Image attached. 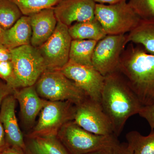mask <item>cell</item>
Returning <instances> with one entry per match:
<instances>
[{
    "label": "cell",
    "mask_w": 154,
    "mask_h": 154,
    "mask_svg": "<svg viewBox=\"0 0 154 154\" xmlns=\"http://www.w3.org/2000/svg\"><path fill=\"white\" fill-rule=\"evenodd\" d=\"M100 104L117 137L128 119L138 114L143 106L119 71L105 76Z\"/></svg>",
    "instance_id": "obj_1"
},
{
    "label": "cell",
    "mask_w": 154,
    "mask_h": 154,
    "mask_svg": "<svg viewBox=\"0 0 154 154\" xmlns=\"http://www.w3.org/2000/svg\"><path fill=\"white\" fill-rule=\"evenodd\" d=\"M119 71L143 106L154 102V55L129 44L122 54Z\"/></svg>",
    "instance_id": "obj_2"
},
{
    "label": "cell",
    "mask_w": 154,
    "mask_h": 154,
    "mask_svg": "<svg viewBox=\"0 0 154 154\" xmlns=\"http://www.w3.org/2000/svg\"><path fill=\"white\" fill-rule=\"evenodd\" d=\"M57 137L71 154H86L99 151L113 152L120 143L114 135L94 134L83 129L73 120L64 124Z\"/></svg>",
    "instance_id": "obj_3"
},
{
    "label": "cell",
    "mask_w": 154,
    "mask_h": 154,
    "mask_svg": "<svg viewBox=\"0 0 154 154\" xmlns=\"http://www.w3.org/2000/svg\"><path fill=\"white\" fill-rule=\"evenodd\" d=\"M37 94L50 101H69L75 105L86 98L85 94L60 70L46 69L35 85Z\"/></svg>",
    "instance_id": "obj_4"
},
{
    "label": "cell",
    "mask_w": 154,
    "mask_h": 154,
    "mask_svg": "<svg viewBox=\"0 0 154 154\" xmlns=\"http://www.w3.org/2000/svg\"><path fill=\"white\" fill-rule=\"evenodd\" d=\"M95 15L107 35L129 33L141 19L126 1L110 5L96 3Z\"/></svg>",
    "instance_id": "obj_5"
},
{
    "label": "cell",
    "mask_w": 154,
    "mask_h": 154,
    "mask_svg": "<svg viewBox=\"0 0 154 154\" xmlns=\"http://www.w3.org/2000/svg\"><path fill=\"white\" fill-rule=\"evenodd\" d=\"M11 51L17 89L34 85L47 69L38 48L29 44L11 49Z\"/></svg>",
    "instance_id": "obj_6"
},
{
    "label": "cell",
    "mask_w": 154,
    "mask_h": 154,
    "mask_svg": "<svg viewBox=\"0 0 154 154\" xmlns=\"http://www.w3.org/2000/svg\"><path fill=\"white\" fill-rule=\"evenodd\" d=\"M75 104L69 101H46L38 121L30 134V139L57 136L64 124L73 120Z\"/></svg>",
    "instance_id": "obj_7"
},
{
    "label": "cell",
    "mask_w": 154,
    "mask_h": 154,
    "mask_svg": "<svg viewBox=\"0 0 154 154\" xmlns=\"http://www.w3.org/2000/svg\"><path fill=\"white\" fill-rule=\"evenodd\" d=\"M127 43L125 34L107 35L96 44L92 57L93 66L104 77L118 71L121 55Z\"/></svg>",
    "instance_id": "obj_8"
},
{
    "label": "cell",
    "mask_w": 154,
    "mask_h": 154,
    "mask_svg": "<svg viewBox=\"0 0 154 154\" xmlns=\"http://www.w3.org/2000/svg\"><path fill=\"white\" fill-rule=\"evenodd\" d=\"M73 120L83 129L94 134L114 135L111 121L101 104L88 97L75 105Z\"/></svg>",
    "instance_id": "obj_9"
},
{
    "label": "cell",
    "mask_w": 154,
    "mask_h": 154,
    "mask_svg": "<svg viewBox=\"0 0 154 154\" xmlns=\"http://www.w3.org/2000/svg\"><path fill=\"white\" fill-rule=\"evenodd\" d=\"M72 40L69 27L58 22L52 35L38 48L47 69L60 70L68 62Z\"/></svg>",
    "instance_id": "obj_10"
},
{
    "label": "cell",
    "mask_w": 154,
    "mask_h": 154,
    "mask_svg": "<svg viewBox=\"0 0 154 154\" xmlns=\"http://www.w3.org/2000/svg\"><path fill=\"white\" fill-rule=\"evenodd\" d=\"M60 70L87 97L100 103L105 77L94 66L82 65L69 60Z\"/></svg>",
    "instance_id": "obj_11"
},
{
    "label": "cell",
    "mask_w": 154,
    "mask_h": 154,
    "mask_svg": "<svg viewBox=\"0 0 154 154\" xmlns=\"http://www.w3.org/2000/svg\"><path fill=\"white\" fill-rule=\"evenodd\" d=\"M96 4L94 0H62L54 10L58 22L69 27L95 19Z\"/></svg>",
    "instance_id": "obj_12"
},
{
    "label": "cell",
    "mask_w": 154,
    "mask_h": 154,
    "mask_svg": "<svg viewBox=\"0 0 154 154\" xmlns=\"http://www.w3.org/2000/svg\"><path fill=\"white\" fill-rule=\"evenodd\" d=\"M16 103V99L13 94L4 99L0 110V121L5 131L8 145L26 153V145L15 112Z\"/></svg>",
    "instance_id": "obj_13"
},
{
    "label": "cell",
    "mask_w": 154,
    "mask_h": 154,
    "mask_svg": "<svg viewBox=\"0 0 154 154\" xmlns=\"http://www.w3.org/2000/svg\"><path fill=\"white\" fill-rule=\"evenodd\" d=\"M29 17L32 31L30 45L38 48L52 35L58 21L54 8L45 9Z\"/></svg>",
    "instance_id": "obj_14"
},
{
    "label": "cell",
    "mask_w": 154,
    "mask_h": 154,
    "mask_svg": "<svg viewBox=\"0 0 154 154\" xmlns=\"http://www.w3.org/2000/svg\"><path fill=\"white\" fill-rule=\"evenodd\" d=\"M13 94L19 102L23 119L28 124L35 121L47 100L41 99L37 94L35 85L14 90Z\"/></svg>",
    "instance_id": "obj_15"
},
{
    "label": "cell",
    "mask_w": 154,
    "mask_h": 154,
    "mask_svg": "<svg viewBox=\"0 0 154 154\" xmlns=\"http://www.w3.org/2000/svg\"><path fill=\"white\" fill-rule=\"evenodd\" d=\"M32 28L29 16H22L6 31L5 46L10 49L30 44Z\"/></svg>",
    "instance_id": "obj_16"
},
{
    "label": "cell",
    "mask_w": 154,
    "mask_h": 154,
    "mask_svg": "<svg viewBox=\"0 0 154 154\" xmlns=\"http://www.w3.org/2000/svg\"><path fill=\"white\" fill-rule=\"evenodd\" d=\"M127 41L141 45L146 52L154 55V19H141L127 35Z\"/></svg>",
    "instance_id": "obj_17"
},
{
    "label": "cell",
    "mask_w": 154,
    "mask_h": 154,
    "mask_svg": "<svg viewBox=\"0 0 154 154\" xmlns=\"http://www.w3.org/2000/svg\"><path fill=\"white\" fill-rule=\"evenodd\" d=\"M72 39L94 40L99 41L107 36L100 22L96 19L77 22L69 27Z\"/></svg>",
    "instance_id": "obj_18"
},
{
    "label": "cell",
    "mask_w": 154,
    "mask_h": 154,
    "mask_svg": "<svg viewBox=\"0 0 154 154\" xmlns=\"http://www.w3.org/2000/svg\"><path fill=\"white\" fill-rule=\"evenodd\" d=\"M97 42L88 39L72 40L69 60L82 65L93 66L92 57Z\"/></svg>",
    "instance_id": "obj_19"
},
{
    "label": "cell",
    "mask_w": 154,
    "mask_h": 154,
    "mask_svg": "<svg viewBox=\"0 0 154 154\" xmlns=\"http://www.w3.org/2000/svg\"><path fill=\"white\" fill-rule=\"evenodd\" d=\"M125 138L133 154H154V130L147 136L132 131L127 134Z\"/></svg>",
    "instance_id": "obj_20"
},
{
    "label": "cell",
    "mask_w": 154,
    "mask_h": 154,
    "mask_svg": "<svg viewBox=\"0 0 154 154\" xmlns=\"http://www.w3.org/2000/svg\"><path fill=\"white\" fill-rule=\"evenodd\" d=\"M23 16L17 5L11 0H0V25L5 30L11 28Z\"/></svg>",
    "instance_id": "obj_21"
},
{
    "label": "cell",
    "mask_w": 154,
    "mask_h": 154,
    "mask_svg": "<svg viewBox=\"0 0 154 154\" xmlns=\"http://www.w3.org/2000/svg\"><path fill=\"white\" fill-rule=\"evenodd\" d=\"M23 16H30L45 9L54 8L62 0H11Z\"/></svg>",
    "instance_id": "obj_22"
},
{
    "label": "cell",
    "mask_w": 154,
    "mask_h": 154,
    "mask_svg": "<svg viewBox=\"0 0 154 154\" xmlns=\"http://www.w3.org/2000/svg\"><path fill=\"white\" fill-rule=\"evenodd\" d=\"M47 154H71L57 136H46L33 139Z\"/></svg>",
    "instance_id": "obj_23"
},
{
    "label": "cell",
    "mask_w": 154,
    "mask_h": 154,
    "mask_svg": "<svg viewBox=\"0 0 154 154\" xmlns=\"http://www.w3.org/2000/svg\"><path fill=\"white\" fill-rule=\"evenodd\" d=\"M128 4L141 19H154V0H129Z\"/></svg>",
    "instance_id": "obj_24"
},
{
    "label": "cell",
    "mask_w": 154,
    "mask_h": 154,
    "mask_svg": "<svg viewBox=\"0 0 154 154\" xmlns=\"http://www.w3.org/2000/svg\"><path fill=\"white\" fill-rule=\"evenodd\" d=\"M0 79L14 90L17 89V80L12 61L0 62Z\"/></svg>",
    "instance_id": "obj_25"
},
{
    "label": "cell",
    "mask_w": 154,
    "mask_h": 154,
    "mask_svg": "<svg viewBox=\"0 0 154 154\" xmlns=\"http://www.w3.org/2000/svg\"><path fill=\"white\" fill-rule=\"evenodd\" d=\"M138 114L147 122L151 130H154V102L151 105L143 106Z\"/></svg>",
    "instance_id": "obj_26"
},
{
    "label": "cell",
    "mask_w": 154,
    "mask_h": 154,
    "mask_svg": "<svg viewBox=\"0 0 154 154\" xmlns=\"http://www.w3.org/2000/svg\"><path fill=\"white\" fill-rule=\"evenodd\" d=\"M14 90L4 82L0 80V110L4 99L7 96L13 94Z\"/></svg>",
    "instance_id": "obj_27"
},
{
    "label": "cell",
    "mask_w": 154,
    "mask_h": 154,
    "mask_svg": "<svg viewBox=\"0 0 154 154\" xmlns=\"http://www.w3.org/2000/svg\"><path fill=\"white\" fill-rule=\"evenodd\" d=\"M31 139L28 147L26 146V154H47L38 146L35 139Z\"/></svg>",
    "instance_id": "obj_28"
},
{
    "label": "cell",
    "mask_w": 154,
    "mask_h": 154,
    "mask_svg": "<svg viewBox=\"0 0 154 154\" xmlns=\"http://www.w3.org/2000/svg\"><path fill=\"white\" fill-rule=\"evenodd\" d=\"M113 154H133V152L127 143H119L113 149Z\"/></svg>",
    "instance_id": "obj_29"
},
{
    "label": "cell",
    "mask_w": 154,
    "mask_h": 154,
    "mask_svg": "<svg viewBox=\"0 0 154 154\" xmlns=\"http://www.w3.org/2000/svg\"><path fill=\"white\" fill-rule=\"evenodd\" d=\"M12 60L11 49L4 45H0V62Z\"/></svg>",
    "instance_id": "obj_30"
},
{
    "label": "cell",
    "mask_w": 154,
    "mask_h": 154,
    "mask_svg": "<svg viewBox=\"0 0 154 154\" xmlns=\"http://www.w3.org/2000/svg\"><path fill=\"white\" fill-rule=\"evenodd\" d=\"M8 146L6 141L5 135L4 128L0 121V153Z\"/></svg>",
    "instance_id": "obj_31"
},
{
    "label": "cell",
    "mask_w": 154,
    "mask_h": 154,
    "mask_svg": "<svg viewBox=\"0 0 154 154\" xmlns=\"http://www.w3.org/2000/svg\"><path fill=\"white\" fill-rule=\"evenodd\" d=\"M0 154H26V153L21 150L19 149L13 147L8 146L7 148Z\"/></svg>",
    "instance_id": "obj_32"
},
{
    "label": "cell",
    "mask_w": 154,
    "mask_h": 154,
    "mask_svg": "<svg viewBox=\"0 0 154 154\" xmlns=\"http://www.w3.org/2000/svg\"><path fill=\"white\" fill-rule=\"evenodd\" d=\"M94 1L96 3H98V4H107L108 5H110V4L124 2V1H126V0H94Z\"/></svg>",
    "instance_id": "obj_33"
},
{
    "label": "cell",
    "mask_w": 154,
    "mask_h": 154,
    "mask_svg": "<svg viewBox=\"0 0 154 154\" xmlns=\"http://www.w3.org/2000/svg\"><path fill=\"white\" fill-rule=\"evenodd\" d=\"M6 31L0 25V45H5L6 39Z\"/></svg>",
    "instance_id": "obj_34"
},
{
    "label": "cell",
    "mask_w": 154,
    "mask_h": 154,
    "mask_svg": "<svg viewBox=\"0 0 154 154\" xmlns=\"http://www.w3.org/2000/svg\"><path fill=\"white\" fill-rule=\"evenodd\" d=\"M113 152L105 151H99L93 152L86 154H113Z\"/></svg>",
    "instance_id": "obj_35"
}]
</instances>
